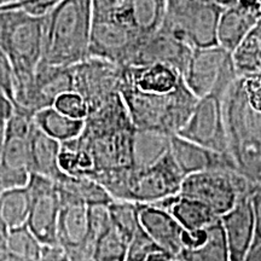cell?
<instances>
[{
    "instance_id": "cell-1",
    "label": "cell",
    "mask_w": 261,
    "mask_h": 261,
    "mask_svg": "<svg viewBox=\"0 0 261 261\" xmlns=\"http://www.w3.org/2000/svg\"><path fill=\"white\" fill-rule=\"evenodd\" d=\"M228 144L238 172L261 180V75L238 76L223 98Z\"/></svg>"
},
{
    "instance_id": "cell-2",
    "label": "cell",
    "mask_w": 261,
    "mask_h": 261,
    "mask_svg": "<svg viewBox=\"0 0 261 261\" xmlns=\"http://www.w3.org/2000/svg\"><path fill=\"white\" fill-rule=\"evenodd\" d=\"M136 127L121 94L87 114L77 143L93 162V171L133 167Z\"/></svg>"
},
{
    "instance_id": "cell-3",
    "label": "cell",
    "mask_w": 261,
    "mask_h": 261,
    "mask_svg": "<svg viewBox=\"0 0 261 261\" xmlns=\"http://www.w3.org/2000/svg\"><path fill=\"white\" fill-rule=\"evenodd\" d=\"M91 0H64L42 16V63L74 67L90 57Z\"/></svg>"
},
{
    "instance_id": "cell-4",
    "label": "cell",
    "mask_w": 261,
    "mask_h": 261,
    "mask_svg": "<svg viewBox=\"0 0 261 261\" xmlns=\"http://www.w3.org/2000/svg\"><path fill=\"white\" fill-rule=\"evenodd\" d=\"M90 178L99 182L114 200L155 204L178 195L185 175L169 150L149 167L109 169L93 173Z\"/></svg>"
},
{
    "instance_id": "cell-5",
    "label": "cell",
    "mask_w": 261,
    "mask_h": 261,
    "mask_svg": "<svg viewBox=\"0 0 261 261\" xmlns=\"http://www.w3.org/2000/svg\"><path fill=\"white\" fill-rule=\"evenodd\" d=\"M121 97L137 129L167 136H175L180 132L198 100L184 80L168 93L140 92L123 84Z\"/></svg>"
},
{
    "instance_id": "cell-6",
    "label": "cell",
    "mask_w": 261,
    "mask_h": 261,
    "mask_svg": "<svg viewBox=\"0 0 261 261\" xmlns=\"http://www.w3.org/2000/svg\"><path fill=\"white\" fill-rule=\"evenodd\" d=\"M3 50L14 70V103L27 90L42 61V17L11 11Z\"/></svg>"
},
{
    "instance_id": "cell-7",
    "label": "cell",
    "mask_w": 261,
    "mask_h": 261,
    "mask_svg": "<svg viewBox=\"0 0 261 261\" xmlns=\"http://www.w3.org/2000/svg\"><path fill=\"white\" fill-rule=\"evenodd\" d=\"M221 11L203 0H168L161 29L191 48L214 46Z\"/></svg>"
},
{
    "instance_id": "cell-8",
    "label": "cell",
    "mask_w": 261,
    "mask_h": 261,
    "mask_svg": "<svg viewBox=\"0 0 261 261\" xmlns=\"http://www.w3.org/2000/svg\"><path fill=\"white\" fill-rule=\"evenodd\" d=\"M254 184L236 169H215L187 175L179 194L202 202L221 218L250 194Z\"/></svg>"
},
{
    "instance_id": "cell-9",
    "label": "cell",
    "mask_w": 261,
    "mask_h": 261,
    "mask_svg": "<svg viewBox=\"0 0 261 261\" xmlns=\"http://www.w3.org/2000/svg\"><path fill=\"white\" fill-rule=\"evenodd\" d=\"M232 54L220 45L194 48L182 79L197 98L208 94H225L237 79Z\"/></svg>"
},
{
    "instance_id": "cell-10",
    "label": "cell",
    "mask_w": 261,
    "mask_h": 261,
    "mask_svg": "<svg viewBox=\"0 0 261 261\" xmlns=\"http://www.w3.org/2000/svg\"><path fill=\"white\" fill-rule=\"evenodd\" d=\"M33 117L15 109L9 119L4 143L0 148V192L28 185L32 175L29 133Z\"/></svg>"
},
{
    "instance_id": "cell-11",
    "label": "cell",
    "mask_w": 261,
    "mask_h": 261,
    "mask_svg": "<svg viewBox=\"0 0 261 261\" xmlns=\"http://www.w3.org/2000/svg\"><path fill=\"white\" fill-rule=\"evenodd\" d=\"M126 67L89 57L73 67L74 92L86 102L89 113L121 94Z\"/></svg>"
},
{
    "instance_id": "cell-12",
    "label": "cell",
    "mask_w": 261,
    "mask_h": 261,
    "mask_svg": "<svg viewBox=\"0 0 261 261\" xmlns=\"http://www.w3.org/2000/svg\"><path fill=\"white\" fill-rule=\"evenodd\" d=\"M143 39L126 22L117 18H92L90 57L129 67Z\"/></svg>"
},
{
    "instance_id": "cell-13",
    "label": "cell",
    "mask_w": 261,
    "mask_h": 261,
    "mask_svg": "<svg viewBox=\"0 0 261 261\" xmlns=\"http://www.w3.org/2000/svg\"><path fill=\"white\" fill-rule=\"evenodd\" d=\"M223 98V94L217 93L198 98L190 119L178 136L215 151L230 155L225 128Z\"/></svg>"
},
{
    "instance_id": "cell-14",
    "label": "cell",
    "mask_w": 261,
    "mask_h": 261,
    "mask_svg": "<svg viewBox=\"0 0 261 261\" xmlns=\"http://www.w3.org/2000/svg\"><path fill=\"white\" fill-rule=\"evenodd\" d=\"M27 188L31 195L27 226L42 246H58L57 227L62 204L56 184L52 179L32 174Z\"/></svg>"
},
{
    "instance_id": "cell-15",
    "label": "cell",
    "mask_w": 261,
    "mask_h": 261,
    "mask_svg": "<svg viewBox=\"0 0 261 261\" xmlns=\"http://www.w3.org/2000/svg\"><path fill=\"white\" fill-rule=\"evenodd\" d=\"M74 91L73 67L39 64L32 83L15 99V109L34 116L39 110L55 106L57 98Z\"/></svg>"
},
{
    "instance_id": "cell-16",
    "label": "cell",
    "mask_w": 261,
    "mask_h": 261,
    "mask_svg": "<svg viewBox=\"0 0 261 261\" xmlns=\"http://www.w3.org/2000/svg\"><path fill=\"white\" fill-rule=\"evenodd\" d=\"M192 50L189 45L160 29L154 35L143 40L129 67L148 64H166L184 74Z\"/></svg>"
},
{
    "instance_id": "cell-17",
    "label": "cell",
    "mask_w": 261,
    "mask_h": 261,
    "mask_svg": "<svg viewBox=\"0 0 261 261\" xmlns=\"http://www.w3.org/2000/svg\"><path fill=\"white\" fill-rule=\"evenodd\" d=\"M139 220L145 232L172 259H177L184 248L187 230L168 211L155 204L139 203Z\"/></svg>"
},
{
    "instance_id": "cell-18",
    "label": "cell",
    "mask_w": 261,
    "mask_h": 261,
    "mask_svg": "<svg viewBox=\"0 0 261 261\" xmlns=\"http://www.w3.org/2000/svg\"><path fill=\"white\" fill-rule=\"evenodd\" d=\"M261 18V0H238L223 9L218 24V45L234 51Z\"/></svg>"
},
{
    "instance_id": "cell-19",
    "label": "cell",
    "mask_w": 261,
    "mask_h": 261,
    "mask_svg": "<svg viewBox=\"0 0 261 261\" xmlns=\"http://www.w3.org/2000/svg\"><path fill=\"white\" fill-rule=\"evenodd\" d=\"M220 220L231 261H244L252 250L255 237L250 194L241 198L232 210L220 218Z\"/></svg>"
},
{
    "instance_id": "cell-20",
    "label": "cell",
    "mask_w": 261,
    "mask_h": 261,
    "mask_svg": "<svg viewBox=\"0 0 261 261\" xmlns=\"http://www.w3.org/2000/svg\"><path fill=\"white\" fill-rule=\"evenodd\" d=\"M171 152L175 162L187 177L194 173L215 171V169H236L231 155L215 151L207 146L175 135L171 138Z\"/></svg>"
},
{
    "instance_id": "cell-21",
    "label": "cell",
    "mask_w": 261,
    "mask_h": 261,
    "mask_svg": "<svg viewBox=\"0 0 261 261\" xmlns=\"http://www.w3.org/2000/svg\"><path fill=\"white\" fill-rule=\"evenodd\" d=\"M180 261H231L224 227L219 219L203 230L187 231Z\"/></svg>"
},
{
    "instance_id": "cell-22",
    "label": "cell",
    "mask_w": 261,
    "mask_h": 261,
    "mask_svg": "<svg viewBox=\"0 0 261 261\" xmlns=\"http://www.w3.org/2000/svg\"><path fill=\"white\" fill-rule=\"evenodd\" d=\"M182 75L166 64L126 67L125 84L145 93H168L182 83Z\"/></svg>"
},
{
    "instance_id": "cell-23",
    "label": "cell",
    "mask_w": 261,
    "mask_h": 261,
    "mask_svg": "<svg viewBox=\"0 0 261 261\" xmlns=\"http://www.w3.org/2000/svg\"><path fill=\"white\" fill-rule=\"evenodd\" d=\"M57 227L58 246L65 253L84 247L90 241L89 207L86 204L68 202L61 203Z\"/></svg>"
},
{
    "instance_id": "cell-24",
    "label": "cell",
    "mask_w": 261,
    "mask_h": 261,
    "mask_svg": "<svg viewBox=\"0 0 261 261\" xmlns=\"http://www.w3.org/2000/svg\"><path fill=\"white\" fill-rule=\"evenodd\" d=\"M61 142L41 130L33 121L29 133V158L32 174L57 180L63 174L60 166Z\"/></svg>"
},
{
    "instance_id": "cell-25",
    "label": "cell",
    "mask_w": 261,
    "mask_h": 261,
    "mask_svg": "<svg viewBox=\"0 0 261 261\" xmlns=\"http://www.w3.org/2000/svg\"><path fill=\"white\" fill-rule=\"evenodd\" d=\"M61 203L76 202V203L92 205L109 204L114 198L97 180L85 175H70L63 173L55 180Z\"/></svg>"
},
{
    "instance_id": "cell-26",
    "label": "cell",
    "mask_w": 261,
    "mask_h": 261,
    "mask_svg": "<svg viewBox=\"0 0 261 261\" xmlns=\"http://www.w3.org/2000/svg\"><path fill=\"white\" fill-rule=\"evenodd\" d=\"M155 205L168 211L189 232L203 230L220 219L210 207L180 194L166 198Z\"/></svg>"
},
{
    "instance_id": "cell-27",
    "label": "cell",
    "mask_w": 261,
    "mask_h": 261,
    "mask_svg": "<svg viewBox=\"0 0 261 261\" xmlns=\"http://www.w3.org/2000/svg\"><path fill=\"white\" fill-rule=\"evenodd\" d=\"M168 0H128L125 22L143 40L162 27Z\"/></svg>"
},
{
    "instance_id": "cell-28",
    "label": "cell",
    "mask_w": 261,
    "mask_h": 261,
    "mask_svg": "<svg viewBox=\"0 0 261 261\" xmlns=\"http://www.w3.org/2000/svg\"><path fill=\"white\" fill-rule=\"evenodd\" d=\"M33 121L46 135L61 143L79 137L85 126V119L65 115L55 107L39 110L33 117Z\"/></svg>"
},
{
    "instance_id": "cell-29",
    "label": "cell",
    "mask_w": 261,
    "mask_h": 261,
    "mask_svg": "<svg viewBox=\"0 0 261 261\" xmlns=\"http://www.w3.org/2000/svg\"><path fill=\"white\" fill-rule=\"evenodd\" d=\"M172 136L136 128L133 167L145 168L160 161L171 150Z\"/></svg>"
},
{
    "instance_id": "cell-30",
    "label": "cell",
    "mask_w": 261,
    "mask_h": 261,
    "mask_svg": "<svg viewBox=\"0 0 261 261\" xmlns=\"http://www.w3.org/2000/svg\"><path fill=\"white\" fill-rule=\"evenodd\" d=\"M31 210L28 188H14L0 192V221L8 228L27 224Z\"/></svg>"
},
{
    "instance_id": "cell-31",
    "label": "cell",
    "mask_w": 261,
    "mask_h": 261,
    "mask_svg": "<svg viewBox=\"0 0 261 261\" xmlns=\"http://www.w3.org/2000/svg\"><path fill=\"white\" fill-rule=\"evenodd\" d=\"M237 76L261 75V34L253 29L232 52Z\"/></svg>"
},
{
    "instance_id": "cell-32",
    "label": "cell",
    "mask_w": 261,
    "mask_h": 261,
    "mask_svg": "<svg viewBox=\"0 0 261 261\" xmlns=\"http://www.w3.org/2000/svg\"><path fill=\"white\" fill-rule=\"evenodd\" d=\"M6 242L10 254L16 261H40L44 246L27 224L9 228Z\"/></svg>"
},
{
    "instance_id": "cell-33",
    "label": "cell",
    "mask_w": 261,
    "mask_h": 261,
    "mask_svg": "<svg viewBox=\"0 0 261 261\" xmlns=\"http://www.w3.org/2000/svg\"><path fill=\"white\" fill-rule=\"evenodd\" d=\"M128 244L113 225L93 241L92 261H126Z\"/></svg>"
},
{
    "instance_id": "cell-34",
    "label": "cell",
    "mask_w": 261,
    "mask_h": 261,
    "mask_svg": "<svg viewBox=\"0 0 261 261\" xmlns=\"http://www.w3.org/2000/svg\"><path fill=\"white\" fill-rule=\"evenodd\" d=\"M114 227L130 242L142 224L139 220V203L114 200L108 205Z\"/></svg>"
},
{
    "instance_id": "cell-35",
    "label": "cell",
    "mask_w": 261,
    "mask_h": 261,
    "mask_svg": "<svg viewBox=\"0 0 261 261\" xmlns=\"http://www.w3.org/2000/svg\"><path fill=\"white\" fill-rule=\"evenodd\" d=\"M158 252H163V250L145 232L143 226H140L128 244L126 261H144Z\"/></svg>"
},
{
    "instance_id": "cell-36",
    "label": "cell",
    "mask_w": 261,
    "mask_h": 261,
    "mask_svg": "<svg viewBox=\"0 0 261 261\" xmlns=\"http://www.w3.org/2000/svg\"><path fill=\"white\" fill-rule=\"evenodd\" d=\"M55 108L65 115H69L75 119H86L89 114L87 104L83 97L76 92H67L57 98L55 102Z\"/></svg>"
},
{
    "instance_id": "cell-37",
    "label": "cell",
    "mask_w": 261,
    "mask_h": 261,
    "mask_svg": "<svg viewBox=\"0 0 261 261\" xmlns=\"http://www.w3.org/2000/svg\"><path fill=\"white\" fill-rule=\"evenodd\" d=\"M128 0H91L92 18H117L125 22Z\"/></svg>"
},
{
    "instance_id": "cell-38",
    "label": "cell",
    "mask_w": 261,
    "mask_h": 261,
    "mask_svg": "<svg viewBox=\"0 0 261 261\" xmlns=\"http://www.w3.org/2000/svg\"><path fill=\"white\" fill-rule=\"evenodd\" d=\"M64 0H24L21 3L9 4L0 8V11H14V10H21L29 15L42 17L50 12L52 9L56 8Z\"/></svg>"
},
{
    "instance_id": "cell-39",
    "label": "cell",
    "mask_w": 261,
    "mask_h": 261,
    "mask_svg": "<svg viewBox=\"0 0 261 261\" xmlns=\"http://www.w3.org/2000/svg\"><path fill=\"white\" fill-rule=\"evenodd\" d=\"M14 70L9 57L6 56L4 50L0 48V92L5 94L12 103H14Z\"/></svg>"
},
{
    "instance_id": "cell-40",
    "label": "cell",
    "mask_w": 261,
    "mask_h": 261,
    "mask_svg": "<svg viewBox=\"0 0 261 261\" xmlns=\"http://www.w3.org/2000/svg\"><path fill=\"white\" fill-rule=\"evenodd\" d=\"M250 202H252L254 226H255L253 248H255L261 244V181L254 184L252 191H250Z\"/></svg>"
},
{
    "instance_id": "cell-41",
    "label": "cell",
    "mask_w": 261,
    "mask_h": 261,
    "mask_svg": "<svg viewBox=\"0 0 261 261\" xmlns=\"http://www.w3.org/2000/svg\"><path fill=\"white\" fill-rule=\"evenodd\" d=\"M40 261H69L67 253L60 246L45 247L42 250V256Z\"/></svg>"
},
{
    "instance_id": "cell-42",
    "label": "cell",
    "mask_w": 261,
    "mask_h": 261,
    "mask_svg": "<svg viewBox=\"0 0 261 261\" xmlns=\"http://www.w3.org/2000/svg\"><path fill=\"white\" fill-rule=\"evenodd\" d=\"M10 17H11V11H0V48H3V45H4Z\"/></svg>"
},
{
    "instance_id": "cell-43",
    "label": "cell",
    "mask_w": 261,
    "mask_h": 261,
    "mask_svg": "<svg viewBox=\"0 0 261 261\" xmlns=\"http://www.w3.org/2000/svg\"><path fill=\"white\" fill-rule=\"evenodd\" d=\"M174 259H172L168 254H166L165 252H158L152 255H150L148 259H145L144 261H172Z\"/></svg>"
},
{
    "instance_id": "cell-44",
    "label": "cell",
    "mask_w": 261,
    "mask_h": 261,
    "mask_svg": "<svg viewBox=\"0 0 261 261\" xmlns=\"http://www.w3.org/2000/svg\"><path fill=\"white\" fill-rule=\"evenodd\" d=\"M205 3H210V4H213L215 6H219L221 9L228 8V6L233 5L234 3H237L238 0H203Z\"/></svg>"
},
{
    "instance_id": "cell-45",
    "label": "cell",
    "mask_w": 261,
    "mask_h": 261,
    "mask_svg": "<svg viewBox=\"0 0 261 261\" xmlns=\"http://www.w3.org/2000/svg\"><path fill=\"white\" fill-rule=\"evenodd\" d=\"M244 261H261V244H259V246L255 248H253Z\"/></svg>"
},
{
    "instance_id": "cell-46",
    "label": "cell",
    "mask_w": 261,
    "mask_h": 261,
    "mask_svg": "<svg viewBox=\"0 0 261 261\" xmlns=\"http://www.w3.org/2000/svg\"><path fill=\"white\" fill-rule=\"evenodd\" d=\"M11 3H12V0H0V8H2V6L11 4Z\"/></svg>"
},
{
    "instance_id": "cell-47",
    "label": "cell",
    "mask_w": 261,
    "mask_h": 261,
    "mask_svg": "<svg viewBox=\"0 0 261 261\" xmlns=\"http://www.w3.org/2000/svg\"><path fill=\"white\" fill-rule=\"evenodd\" d=\"M21 2H24V0H12L11 4H15V3H21Z\"/></svg>"
},
{
    "instance_id": "cell-48",
    "label": "cell",
    "mask_w": 261,
    "mask_h": 261,
    "mask_svg": "<svg viewBox=\"0 0 261 261\" xmlns=\"http://www.w3.org/2000/svg\"><path fill=\"white\" fill-rule=\"evenodd\" d=\"M172 261H180V260H178V259H175V260H172Z\"/></svg>"
},
{
    "instance_id": "cell-49",
    "label": "cell",
    "mask_w": 261,
    "mask_h": 261,
    "mask_svg": "<svg viewBox=\"0 0 261 261\" xmlns=\"http://www.w3.org/2000/svg\"><path fill=\"white\" fill-rule=\"evenodd\" d=\"M260 181H261V180H260Z\"/></svg>"
}]
</instances>
